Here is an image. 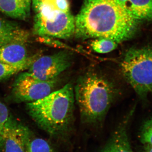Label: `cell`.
I'll return each mask as SVG.
<instances>
[{
  "label": "cell",
  "mask_w": 152,
  "mask_h": 152,
  "mask_svg": "<svg viewBox=\"0 0 152 152\" xmlns=\"http://www.w3.org/2000/svg\"><path fill=\"white\" fill-rule=\"evenodd\" d=\"M31 0H0V11L13 18L26 20L29 17Z\"/></svg>",
  "instance_id": "obj_12"
},
{
  "label": "cell",
  "mask_w": 152,
  "mask_h": 152,
  "mask_svg": "<svg viewBox=\"0 0 152 152\" xmlns=\"http://www.w3.org/2000/svg\"><path fill=\"white\" fill-rule=\"evenodd\" d=\"M42 1H44V0H32L33 5L36 4Z\"/></svg>",
  "instance_id": "obj_23"
},
{
  "label": "cell",
  "mask_w": 152,
  "mask_h": 152,
  "mask_svg": "<svg viewBox=\"0 0 152 152\" xmlns=\"http://www.w3.org/2000/svg\"><path fill=\"white\" fill-rule=\"evenodd\" d=\"M58 78L42 81L26 72L18 76L13 84L12 96L17 102H31L42 99L53 91L58 84Z\"/></svg>",
  "instance_id": "obj_5"
},
{
  "label": "cell",
  "mask_w": 152,
  "mask_h": 152,
  "mask_svg": "<svg viewBox=\"0 0 152 152\" xmlns=\"http://www.w3.org/2000/svg\"><path fill=\"white\" fill-rule=\"evenodd\" d=\"M72 54L68 51L39 57L28 69L27 73L42 81L56 78L68 69L72 63Z\"/></svg>",
  "instance_id": "obj_6"
},
{
  "label": "cell",
  "mask_w": 152,
  "mask_h": 152,
  "mask_svg": "<svg viewBox=\"0 0 152 152\" xmlns=\"http://www.w3.org/2000/svg\"><path fill=\"white\" fill-rule=\"evenodd\" d=\"M42 2L49 3L57 10L64 12H69V5L68 0H44L35 5H33V6L37 5Z\"/></svg>",
  "instance_id": "obj_18"
},
{
  "label": "cell",
  "mask_w": 152,
  "mask_h": 152,
  "mask_svg": "<svg viewBox=\"0 0 152 152\" xmlns=\"http://www.w3.org/2000/svg\"><path fill=\"white\" fill-rule=\"evenodd\" d=\"M75 102L73 87L69 83L42 99L27 103L26 108L41 129L65 139L72 129Z\"/></svg>",
  "instance_id": "obj_3"
},
{
  "label": "cell",
  "mask_w": 152,
  "mask_h": 152,
  "mask_svg": "<svg viewBox=\"0 0 152 152\" xmlns=\"http://www.w3.org/2000/svg\"><path fill=\"white\" fill-rule=\"evenodd\" d=\"M39 55L36 54L28 62L18 66H12L0 63V80L12 77L20 71L29 68L32 64L38 58Z\"/></svg>",
  "instance_id": "obj_14"
},
{
  "label": "cell",
  "mask_w": 152,
  "mask_h": 152,
  "mask_svg": "<svg viewBox=\"0 0 152 152\" xmlns=\"http://www.w3.org/2000/svg\"><path fill=\"white\" fill-rule=\"evenodd\" d=\"M118 1L121 5L128 8L129 0H118Z\"/></svg>",
  "instance_id": "obj_21"
},
{
  "label": "cell",
  "mask_w": 152,
  "mask_h": 152,
  "mask_svg": "<svg viewBox=\"0 0 152 152\" xmlns=\"http://www.w3.org/2000/svg\"><path fill=\"white\" fill-rule=\"evenodd\" d=\"M134 109L128 113L116 128L100 152H134L131 148L127 131Z\"/></svg>",
  "instance_id": "obj_9"
},
{
  "label": "cell",
  "mask_w": 152,
  "mask_h": 152,
  "mask_svg": "<svg viewBox=\"0 0 152 152\" xmlns=\"http://www.w3.org/2000/svg\"><path fill=\"white\" fill-rule=\"evenodd\" d=\"M111 81L100 72L89 70L78 78L74 89L82 122L100 125L118 95Z\"/></svg>",
  "instance_id": "obj_2"
},
{
  "label": "cell",
  "mask_w": 152,
  "mask_h": 152,
  "mask_svg": "<svg viewBox=\"0 0 152 152\" xmlns=\"http://www.w3.org/2000/svg\"><path fill=\"white\" fill-rule=\"evenodd\" d=\"M138 24L118 0H84L75 18V34L82 39L106 38L119 44L134 37Z\"/></svg>",
  "instance_id": "obj_1"
},
{
  "label": "cell",
  "mask_w": 152,
  "mask_h": 152,
  "mask_svg": "<svg viewBox=\"0 0 152 152\" xmlns=\"http://www.w3.org/2000/svg\"><path fill=\"white\" fill-rule=\"evenodd\" d=\"M31 138L29 129L10 116L0 140L2 152H26Z\"/></svg>",
  "instance_id": "obj_8"
},
{
  "label": "cell",
  "mask_w": 152,
  "mask_h": 152,
  "mask_svg": "<svg viewBox=\"0 0 152 152\" xmlns=\"http://www.w3.org/2000/svg\"><path fill=\"white\" fill-rule=\"evenodd\" d=\"M123 76L142 99L152 93V48H131L123 55L120 64Z\"/></svg>",
  "instance_id": "obj_4"
},
{
  "label": "cell",
  "mask_w": 152,
  "mask_h": 152,
  "mask_svg": "<svg viewBox=\"0 0 152 152\" xmlns=\"http://www.w3.org/2000/svg\"><path fill=\"white\" fill-rule=\"evenodd\" d=\"M118 46L116 42L106 38H97L91 43L93 50L99 54L110 53L115 50Z\"/></svg>",
  "instance_id": "obj_15"
},
{
  "label": "cell",
  "mask_w": 152,
  "mask_h": 152,
  "mask_svg": "<svg viewBox=\"0 0 152 152\" xmlns=\"http://www.w3.org/2000/svg\"><path fill=\"white\" fill-rule=\"evenodd\" d=\"M145 149H144L143 152H152V145H145Z\"/></svg>",
  "instance_id": "obj_22"
},
{
  "label": "cell",
  "mask_w": 152,
  "mask_h": 152,
  "mask_svg": "<svg viewBox=\"0 0 152 152\" xmlns=\"http://www.w3.org/2000/svg\"><path fill=\"white\" fill-rule=\"evenodd\" d=\"M75 18L69 12L58 11L54 19L46 20L36 15L34 32L39 36L68 39L75 34Z\"/></svg>",
  "instance_id": "obj_7"
},
{
  "label": "cell",
  "mask_w": 152,
  "mask_h": 152,
  "mask_svg": "<svg viewBox=\"0 0 152 152\" xmlns=\"http://www.w3.org/2000/svg\"><path fill=\"white\" fill-rule=\"evenodd\" d=\"M37 40L40 42L46 44L48 45L54 47H64V45L59 41L56 40L53 38L46 36H39Z\"/></svg>",
  "instance_id": "obj_20"
},
{
  "label": "cell",
  "mask_w": 152,
  "mask_h": 152,
  "mask_svg": "<svg viewBox=\"0 0 152 152\" xmlns=\"http://www.w3.org/2000/svg\"><path fill=\"white\" fill-rule=\"evenodd\" d=\"M26 152H54L48 142L40 138H31Z\"/></svg>",
  "instance_id": "obj_16"
},
{
  "label": "cell",
  "mask_w": 152,
  "mask_h": 152,
  "mask_svg": "<svg viewBox=\"0 0 152 152\" xmlns=\"http://www.w3.org/2000/svg\"><path fill=\"white\" fill-rule=\"evenodd\" d=\"M29 34L17 23L0 17V47L13 43L26 44Z\"/></svg>",
  "instance_id": "obj_10"
},
{
  "label": "cell",
  "mask_w": 152,
  "mask_h": 152,
  "mask_svg": "<svg viewBox=\"0 0 152 152\" xmlns=\"http://www.w3.org/2000/svg\"><path fill=\"white\" fill-rule=\"evenodd\" d=\"M140 138L143 144L152 145V118L148 120L143 125Z\"/></svg>",
  "instance_id": "obj_17"
},
{
  "label": "cell",
  "mask_w": 152,
  "mask_h": 152,
  "mask_svg": "<svg viewBox=\"0 0 152 152\" xmlns=\"http://www.w3.org/2000/svg\"><path fill=\"white\" fill-rule=\"evenodd\" d=\"M128 9L139 21H152V0H129Z\"/></svg>",
  "instance_id": "obj_13"
},
{
  "label": "cell",
  "mask_w": 152,
  "mask_h": 152,
  "mask_svg": "<svg viewBox=\"0 0 152 152\" xmlns=\"http://www.w3.org/2000/svg\"><path fill=\"white\" fill-rule=\"evenodd\" d=\"M34 56L28 57L25 44L13 43L0 47V63L18 66L28 62Z\"/></svg>",
  "instance_id": "obj_11"
},
{
  "label": "cell",
  "mask_w": 152,
  "mask_h": 152,
  "mask_svg": "<svg viewBox=\"0 0 152 152\" xmlns=\"http://www.w3.org/2000/svg\"><path fill=\"white\" fill-rule=\"evenodd\" d=\"M10 116L7 107L0 101V140L4 126Z\"/></svg>",
  "instance_id": "obj_19"
}]
</instances>
